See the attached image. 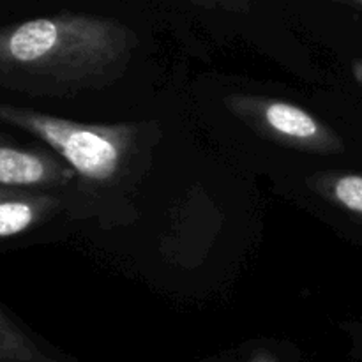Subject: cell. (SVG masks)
Masks as SVG:
<instances>
[{"label": "cell", "mask_w": 362, "mask_h": 362, "mask_svg": "<svg viewBox=\"0 0 362 362\" xmlns=\"http://www.w3.org/2000/svg\"><path fill=\"white\" fill-rule=\"evenodd\" d=\"M138 46L127 25L62 13L0 27V85L28 94H67L126 69Z\"/></svg>", "instance_id": "6da1fadb"}, {"label": "cell", "mask_w": 362, "mask_h": 362, "mask_svg": "<svg viewBox=\"0 0 362 362\" xmlns=\"http://www.w3.org/2000/svg\"><path fill=\"white\" fill-rule=\"evenodd\" d=\"M0 122L27 131L71 166L78 191L112 193L126 187L140 156V124H85L0 103Z\"/></svg>", "instance_id": "7a4b0ae2"}, {"label": "cell", "mask_w": 362, "mask_h": 362, "mask_svg": "<svg viewBox=\"0 0 362 362\" xmlns=\"http://www.w3.org/2000/svg\"><path fill=\"white\" fill-rule=\"evenodd\" d=\"M228 108L262 136L285 147L322 156L345 151L341 138L324 120L285 99L233 94L228 99Z\"/></svg>", "instance_id": "3957f363"}, {"label": "cell", "mask_w": 362, "mask_h": 362, "mask_svg": "<svg viewBox=\"0 0 362 362\" xmlns=\"http://www.w3.org/2000/svg\"><path fill=\"white\" fill-rule=\"evenodd\" d=\"M0 187L67 193L78 177L49 148L21 147L0 136Z\"/></svg>", "instance_id": "277c9868"}, {"label": "cell", "mask_w": 362, "mask_h": 362, "mask_svg": "<svg viewBox=\"0 0 362 362\" xmlns=\"http://www.w3.org/2000/svg\"><path fill=\"white\" fill-rule=\"evenodd\" d=\"M66 193L0 187V239L27 235L67 211Z\"/></svg>", "instance_id": "5b68a950"}, {"label": "cell", "mask_w": 362, "mask_h": 362, "mask_svg": "<svg viewBox=\"0 0 362 362\" xmlns=\"http://www.w3.org/2000/svg\"><path fill=\"white\" fill-rule=\"evenodd\" d=\"M308 187L329 205L362 223V173L318 172L308 179Z\"/></svg>", "instance_id": "8992f818"}, {"label": "cell", "mask_w": 362, "mask_h": 362, "mask_svg": "<svg viewBox=\"0 0 362 362\" xmlns=\"http://www.w3.org/2000/svg\"><path fill=\"white\" fill-rule=\"evenodd\" d=\"M0 362H67L42 349L0 311Z\"/></svg>", "instance_id": "52a82bcc"}, {"label": "cell", "mask_w": 362, "mask_h": 362, "mask_svg": "<svg viewBox=\"0 0 362 362\" xmlns=\"http://www.w3.org/2000/svg\"><path fill=\"white\" fill-rule=\"evenodd\" d=\"M197 6L207 7V9H226V11H247L250 0H187Z\"/></svg>", "instance_id": "ba28073f"}, {"label": "cell", "mask_w": 362, "mask_h": 362, "mask_svg": "<svg viewBox=\"0 0 362 362\" xmlns=\"http://www.w3.org/2000/svg\"><path fill=\"white\" fill-rule=\"evenodd\" d=\"M237 362H281V361H279L274 354L269 352V350H257L255 354H250V356Z\"/></svg>", "instance_id": "9c48e42d"}, {"label": "cell", "mask_w": 362, "mask_h": 362, "mask_svg": "<svg viewBox=\"0 0 362 362\" xmlns=\"http://www.w3.org/2000/svg\"><path fill=\"white\" fill-rule=\"evenodd\" d=\"M354 76H356V80L362 85V60H357V62L354 64Z\"/></svg>", "instance_id": "30bf717a"}, {"label": "cell", "mask_w": 362, "mask_h": 362, "mask_svg": "<svg viewBox=\"0 0 362 362\" xmlns=\"http://www.w3.org/2000/svg\"><path fill=\"white\" fill-rule=\"evenodd\" d=\"M339 2H345V4H352V6L362 7V0H339Z\"/></svg>", "instance_id": "8fae6325"}]
</instances>
